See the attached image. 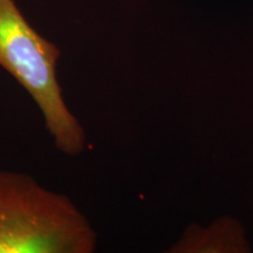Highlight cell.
I'll use <instances>...</instances> for the list:
<instances>
[{
	"mask_svg": "<svg viewBox=\"0 0 253 253\" xmlns=\"http://www.w3.org/2000/svg\"><path fill=\"white\" fill-rule=\"evenodd\" d=\"M96 233L68 196L0 169V253H91Z\"/></svg>",
	"mask_w": 253,
	"mask_h": 253,
	"instance_id": "obj_1",
	"label": "cell"
},
{
	"mask_svg": "<svg viewBox=\"0 0 253 253\" xmlns=\"http://www.w3.org/2000/svg\"><path fill=\"white\" fill-rule=\"evenodd\" d=\"M61 50L26 20L14 0H0V67L27 91L60 153L78 156L87 136L66 103L58 79Z\"/></svg>",
	"mask_w": 253,
	"mask_h": 253,
	"instance_id": "obj_2",
	"label": "cell"
}]
</instances>
